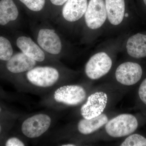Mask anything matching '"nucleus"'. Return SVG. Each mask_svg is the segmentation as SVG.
Wrapping results in <instances>:
<instances>
[{"instance_id": "nucleus-19", "label": "nucleus", "mask_w": 146, "mask_h": 146, "mask_svg": "<svg viewBox=\"0 0 146 146\" xmlns=\"http://www.w3.org/2000/svg\"><path fill=\"white\" fill-rule=\"evenodd\" d=\"M121 146H146V138L140 134H132L126 138Z\"/></svg>"}, {"instance_id": "nucleus-5", "label": "nucleus", "mask_w": 146, "mask_h": 146, "mask_svg": "<svg viewBox=\"0 0 146 146\" xmlns=\"http://www.w3.org/2000/svg\"><path fill=\"white\" fill-rule=\"evenodd\" d=\"M86 97L85 89L78 85L60 86L53 94L54 99L56 102L71 106L80 104L86 99Z\"/></svg>"}, {"instance_id": "nucleus-20", "label": "nucleus", "mask_w": 146, "mask_h": 146, "mask_svg": "<svg viewBox=\"0 0 146 146\" xmlns=\"http://www.w3.org/2000/svg\"><path fill=\"white\" fill-rule=\"evenodd\" d=\"M138 94L142 101L146 105V78L144 80L139 87Z\"/></svg>"}, {"instance_id": "nucleus-7", "label": "nucleus", "mask_w": 146, "mask_h": 146, "mask_svg": "<svg viewBox=\"0 0 146 146\" xmlns=\"http://www.w3.org/2000/svg\"><path fill=\"white\" fill-rule=\"evenodd\" d=\"M107 17L104 0H90L85 14L86 26L91 29H97L104 23Z\"/></svg>"}, {"instance_id": "nucleus-21", "label": "nucleus", "mask_w": 146, "mask_h": 146, "mask_svg": "<svg viewBox=\"0 0 146 146\" xmlns=\"http://www.w3.org/2000/svg\"><path fill=\"white\" fill-rule=\"evenodd\" d=\"M6 146H25V145L19 138L13 137L9 139L6 143Z\"/></svg>"}, {"instance_id": "nucleus-10", "label": "nucleus", "mask_w": 146, "mask_h": 146, "mask_svg": "<svg viewBox=\"0 0 146 146\" xmlns=\"http://www.w3.org/2000/svg\"><path fill=\"white\" fill-rule=\"evenodd\" d=\"M16 44L22 52L37 63L46 61L47 54L31 37L25 35L19 36L16 39Z\"/></svg>"}, {"instance_id": "nucleus-11", "label": "nucleus", "mask_w": 146, "mask_h": 146, "mask_svg": "<svg viewBox=\"0 0 146 146\" xmlns=\"http://www.w3.org/2000/svg\"><path fill=\"white\" fill-rule=\"evenodd\" d=\"M87 6V0H68L61 9L62 18L69 23L76 22L84 16Z\"/></svg>"}, {"instance_id": "nucleus-12", "label": "nucleus", "mask_w": 146, "mask_h": 146, "mask_svg": "<svg viewBox=\"0 0 146 146\" xmlns=\"http://www.w3.org/2000/svg\"><path fill=\"white\" fill-rule=\"evenodd\" d=\"M37 62L27 56L22 52L13 55L7 61L6 68L13 74L26 73L36 67Z\"/></svg>"}, {"instance_id": "nucleus-4", "label": "nucleus", "mask_w": 146, "mask_h": 146, "mask_svg": "<svg viewBox=\"0 0 146 146\" xmlns=\"http://www.w3.org/2000/svg\"><path fill=\"white\" fill-rule=\"evenodd\" d=\"M51 118L45 114H36L24 121L21 127L22 133L27 138H38L48 130Z\"/></svg>"}, {"instance_id": "nucleus-6", "label": "nucleus", "mask_w": 146, "mask_h": 146, "mask_svg": "<svg viewBox=\"0 0 146 146\" xmlns=\"http://www.w3.org/2000/svg\"><path fill=\"white\" fill-rule=\"evenodd\" d=\"M112 64V59L106 53H98L90 58L86 63V75L91 80L98 79L109 72Z\"/></svg>"}, {"instance_id": "nucleus-22", "label": "nucleus", "mask_w": 146, "mask_h": 146, "mask_svg": "<svg viewBox=\"0 0 146 146\" xmlns=\"http://www.w3.org/2000/svg\"><path fill=\"white\" fill-rule=\"evenodd\" d=\"M68 0H50L51 4L54 7H60L64 5Z\"/></svg>"}, {"instance_id": "nucleus-24", "label": "nucleus", "mask_w": 146, "mask_h": 146, "mask_svg": "<svg viewBox=\"0 0 146 146\" xmlns=\"http://www.w3.org/2000/svg\"><path fill=\"white\" fill-rule=\"evenodd\" d=\"M144 3H145V5L146 6V0H143Z\"/></svg>"}, {"instance_id": "nucleus-25", "label": "nucleus", "mask_w": 146, "mask_h": 146, "mask_svg": "<svg viewBox=\"0 0 146 146\" xmlns=\"http://www.w3.org/2000/svg\"><path fill=\"white\" fill-rule=\"evenodd\" d=\"M1 125H0V133H1Z\"/></svg>"}, {"instance_id": "nucleus-15", "label": "nucleus", "mask_w": 146, "mask_h": 146, "mask_svg": "<svg viewBox=\"0 0 146 146\" xmlns=\"http://www.w3.org/2000/svg\"><path fill=\"white\" fill-rule=\"evenodd\" d=\"M19 11L13 0L0 1V25L5 26L19 18Z\"/></svg>"}, {"instance_id": "nucleus-8", "label": "nucleus", "mask_w": 146, "mask_h": 146, "mask_svg": "<svg viewBox=\"0 0 146 146\" xmlns=\"http://www.w3.org/2000/svg\"><path fill=\"white\" fill-rule=\"evenodd\" d=\"M108 97L104 92H96L91 94L82 106L80 113L84 119L96 117L102 114L107 105Z\"/></svg>"}, {"instance_id": "nucleus-9", "label": "nucleus", "mask_w": 146, "mask_h": 146, "mask_svg": "<svg viewBox=\"0 0 146 146\" xmlns=\"http://www.w3.org/2000/svg\"><path fill=\"white\" fill-rule=\"evenodd\" d=\"M143 74V70L138 63L125 62L119 66L115 72L118 82L126 86H131L138 82Z\"/></svg>"}, {"instance_id": "nucleus-17", "label": "nucleus", "mask_w": 146, "mask_h": 146, "mask_svg": "<svg viewBox=\"0 0 146 146\" xmlns=\"http://www.w3.org/2000/svg\"><path fill=\"white\" fill-rule=\"evenodd\" d=\"M31 12L36 16H44L42 13L46 7V0H19Z\"/></svg>"}, {"instance_id": "nucleus-3", "label": "nucleus", "mask_w": 146, "mask_h": 146, "mask_svg": "<svg viewBox=\"0 0 146 146\" xmlns=\"http://www.w3.org/2000/svg\"><path fill=\"white\" fill-rule=\"evenodd\" d=\"M138 127V122L133 115L121 114L112 118L106 124L108 134L113 138H120L133 133Z\"/></svg>"}, {"instance_id": "nucleus-16", "label": "nucleus", "mask_w": 146, "mask_h": 146, "mask_svg": "<svg viewBox=\"0 0 146 146\" xmlns=\"http://www.w3.org/2000/svg\"><path fill=\"white\" fill-rule=\"evenodd\" d=\"M108 121V117L104 114L90 119L84 118L79 122L78 129L82 134L88 135L99 129Z\"/></svg>"}, {"instance_id": "nucleus-1", "label": "nucleus", "mask_w": 146, "mask_h": 146, "mask_svg": "<svg viewBox=\"0 0 146 146\" xmlns=\"http://www.w3.org/2000/svg\"><path fill=\"white\" fill-rule=\"evenodd\" d=\"M35 33V41L47 54L56 56L62 52V40L55 29L42 26L37 29Z\"/></svg>"}, {"instance_id": "nucleus-2", "label": "nucleus", "mask_w": 146, "mask_h": 146, "mask_svg": "<svg viewBox=\"0 0 146 146\" xmlns=\"http://www.w3.org/2000/svg\"><path fill=\"white\" fill-rule=\"evenodd\" d=\"M60 73L55 67L36 66L26 73L27 80L33 86L39 88L51 87L58 81Z\"/></svg>"}, {"instance_id": "nucleus-23", "label": "nucleus", "mask_w": 146, "mask_h": 146, "mask_svg": "<svg viewBox=\"0 0 146 146\" xmlns=\"http://www.w3.org/2000/svg\"><path fill=\"white\" fill-rule=\"evenodd\" d=\"M62 146H76V145H75L74 144H64V145H62Z\"/></svg>"}, {"instance_id": "nucleus-13", "label": "nucleus", "mask_w": 146, "mask_h": 146, "mask_svg": "<svg viewBox=\"0 0 146 146\" xmlns=\"http://www.w3.org/2000/svg\"><path fill=\"white\" fill-rule=\"evenodd\" d=\"M105 3L110 23L115 26L120 25L124 17V0H105Z\"/></svg>"}, {"instance_id": "nucleus-18", "label": "nucleus", "mask_w": 146, "mask_h": 146, "mask_svg": "<svg viewBox=\"0 0 146 146\" xmlns=\"http://www.w3.org/2000/svg\"><path fill=\"white\" fill-rule=\"evenodd\" d=\"M13 48L9 40L0 36V60L7 61L13 55Z\"/></svg>"}, {"instance_id": "nucleus-26", "label": "nucleus", "mask_w": 146, "mask_h": 146, "mask_svg": "<svg viewBox=\"0 0 146 146\" xmlns=\"http://www.w3.org/2000/svg\"><path fill=\"white\" fill-rule=\"evenodd\" d=\"M0 111H1V109H0Z\"/></svg>"}, {"instance_id": "nucleus-14", "label": "nucleus", "mask_w": 146, "mask_h": 146, "mask_svg": "<svg viewBox=\"0 0 146 146\" xmlns=\"http://www.w3.org/2000/svg\"><path fill=\"white\" fill-rule=\"evenodd\" d=\"M127 53L136 58L146 57V35L137 33L131 36L127 42Z\"/></svg>"}]
</instances>
